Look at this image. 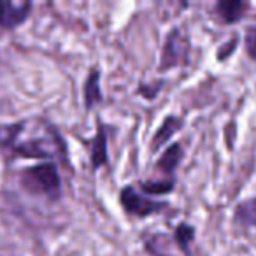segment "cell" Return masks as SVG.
I'll list each match as a JSON object with an SVG mask.
<instances>
[{
    "label": "cell",
    "mask_w": 256,
    "mask_h": 256,
    "mask_svg": "<svg viewBox=\"0 0 256 256\" xmlns=\"http://www.w3.org/2000/svg\"><path fill=\"white\" fill-rule=\"evenodd\" d=\"M32 11V2H8L0 0V28L12 30L20 26Z\"/></svg>",
    "instance_id": "obj_5"
},
{
    "label": "cell",
    "mask_w": 256,
    "mask_h": 256,
    "mask_svg": "<svg viewBox=\"0 0 256 256\" xmlns=\"http://www.w3.org/2000/svg\"><path fill=\"white\" fill-rule=\"evenodd\" d=\"M182 128V118L179 116H167L164 121H162L160 128L153 136V140H151V150L158 151L164 144H167L176 134Z\"/></svg>",
    "instance_id": "obj_7"
},
{
    "label": "cell",
    "mask_w": 256,
    "mask_h": 256,
    "mask_svg": "<svg viewBox=\"0 0 256 256\" xmlns=\"http://www.w3.org/2000/svg\"><path fill=\"white\" fill-rule=\"evenodd\" d=\"M162 86H164V81L153 82V84H146V82H142V84L139 86V93L146 96L148 100H153L154 96L158 95V92L162 90Z\"/></svg>",
    "instance_id": "obj_16"
},
{
    "label": "cell",
    "mask_w": 256,
    "mask_h": 256,
    "mask_svg": "<svg viewBox=\"0 0 256 256\" xmlns=\"http://www.w3.org/2000/svg\"><path fill=\"white\" fill-rule=\"evenodd\" d=\"M82 98H84L86 109H93L96 104L102 102V90H100V72L96 68H92L84 79L82 86Z\"/></svg>",
    "instance_id": "obj_8"
},
{
    "label": "cell",
    "mask_w": 256,
    "mask_h": 256,
    "mask_svg": "<svg viewBox=\"0 0 256 256\" xmlns=\"http://www.w3.org/2000/svg\"><path fill=\"white\" fill-rule=\"evenodd\" d=\"M0 146L25 158H58L67 162V148L53 124L26 120L0 126Z\"/></svg>",
    "instance_id": "obj_1"
},
{
    "label": "cell",
    "mask_w": 256,
    "mask_h": 256,
    "mask_svg": "<svg viewBox=\"0 0 256 256\" xmlns=\"http://www.w3.org/2000/svg\"><path fill=\"white\" fill-rule=\"evenodd\" d=\"M193 238H195V228H193L190 223L182 221V223H179L178 226H176L174 240H176V244H178V248L181 249L184 254L190 252V246H192Z\"/></svg>",
    "instance_id": "obj_12"
},
{
    "label": "cell",
    "mask_w": 256,
    "mask_h": 256,
    "mask_svg": "<svg viewBox=\"0 0 256 256\" xmlns=\"http://www.w3.org/2000/svg\"><path fill=\"white\" fill-rule=\"evenodd\" d=\"M249 6L246 2H240V0H221L218 2L214 11H216V16L226 25H234V23L240 22L244 18V12L248 11Z\"/></svg>",
    "instance_id": "obj_6"
},
{
    "label": "cell",
    "mask_w": 256,
    "mask_h": 256,
    "mask_svg": "<svg viewBox=\"0 0 256 256\" xmlns=\"http://www.w3.org/2000/svg\"><path fill=\"white\" fill-rule=\"evenodd\" d=\"M182 156H184V151H182L181 144H178V142L172 144V146H168L167 150L162 153L160 160H158V164H156V168L167 176H174L176 168H178L179 164L182 162Z\"/></svg>",
    "instance_id": "obj_9"
},
{
    "label": "cell",
    "mask_w": 256,
    "mask_h": 256,
    "mask_svg": "<svg viewBox=\"0 0 256 256\" xmlns=\"http://www.w3.org/2000/svg\"><path fill=\"white\" fill-rule=\"evenodd\" d=\"M109 164V156H107V136H106V128L102 123H98V130H96V136L92 139V167L98 168L102 165Z\"/></svg>",
    "instance_id": "obj_10"
},
{
    "label": "cell",
    "mask_w": 256,
    "mask_h": 256,
    "mask_svg": "<svg viewBox=\"0 0 256 256\" xmlns=\"http://www.w3.org/2000/svg\"><path fill=\"white\" fill-rule=\"evenodd\" d=\"M20 184L32 195L46 196L51 202L58 200L62 195L60 174H58L56 165L51 164V162L25 168L20 174Z\"/></svg>",
    "instance_id": "obj_2"
},
{
    "label": "cell",
    "mask_w": 256,
    "mask_h": 256,
    "mask_svg": "<svg viewBox=\"0 0 256 256\" xmlns=\"http://www.w3.org/2000/svg\"><path fill=\"white\" fill-rule=\"evenodd\" d=\"M246 51H248L249 58L256 62V26H249L246 32Z\"/></svg>",
    "instance_id": "obj_15"
},
{
    "label": "cell",
    "mask_w": 256,
    "mask_h": 256,
    "mask_svg": "<svg viewBox=\"0 0 256 256\" xmlns=\"http://www.w3.org/2000/svg\"><path fill=\"white\" fill-rule=\"evenodd\" d=\"M190 50H192V44H190L188 34L178 26L172 28L165 39L158 70L165 72L174 67H186L190 62Z\"/></svg>",
    "instance_id": "obj_3"
},
{
    "label": "cell",
    "mask_w": 256,
    "mask_h": 256,
    "mask_svg": "<svg viewBox=\"0 0 256 256\" xmlns=\"http://www.w3.org/2000/svg\"><path fill=\"white\" fill-rule=\"evenodd\" d=\"M176 186V179H167V181H144L140 182V188L146 195H167L174 190Z\"/></svg>",
    "instance_id": "obj_13"
},
{
    "label": "cell",
    "mask_w": 256,
    "mask_h": 256,
    "mask_svg": "<svg viewBox=\"0 0 256 256\" xmlns=\"http://www.w3.org/2000/svg\"><path fill=\"white\" fill-rule=\"evenodd\" d=\"M235 221L244 226H254L256 228V196L254 198H248L240 202L235 207L234 214Z\"/></svg>",
    "instance_id": "obj_11"
},
{
    "label": "cell",
    "mask_w": 256,
    "mask_h": 256,
    "mask_svg": "<svg viewBox=\"0 0 256 256\" xmlns=\"http://www.w3.org/2000/svg\"><path fill=\"white\" fill-rule=\"evenodd\" d=\"M237 46H238V37H237V36H234V37H232V39H228L226 42L223 44V46L218 48V51H216V58H218V62H224V60H228V58H230L232 54L235 53V50H237Z\"/></svg>",
    "instance_id": "obj_14"
},
{
    "label": "cell",
    "mask_w": 256,
    "mask_h": 256,
    "mask_svg": "<svg viewBox=\"0 0 256 256\" xmlns=\"http://www.w3.org/2000/svg\"><path fill=\"white\" fill-rule=\"evenodd\" d=\"M120 202L123 206V209L128 214L137 218H148L153 214L162 212L164 209H167V202H160V200H153L150 196H142L136 192V188L132 186H124L120 192Z\"/></svg>",
    "instance_id": "obj_4"
}]
</instances>
